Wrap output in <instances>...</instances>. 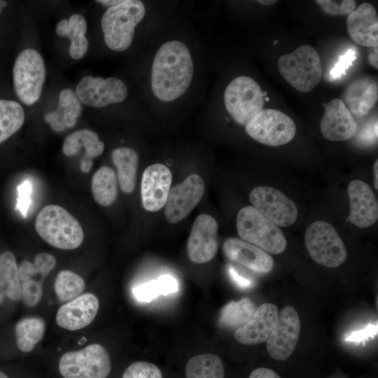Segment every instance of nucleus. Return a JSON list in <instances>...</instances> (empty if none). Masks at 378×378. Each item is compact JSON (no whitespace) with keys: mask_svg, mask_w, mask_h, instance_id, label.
<instances>
[{"mask_svg":"<svg viewBox=\"0 0 378 378\" xmlns=\"http://www.w3.org/2000/svg\"><path fill=\"white\" fill-rule=\"evenodd\" d=\"M204 190L203 179L196 174L189 175L182 183L171 188L165 204L167 220L177 223L183 220L200 202Z\"/></svg>","mask_w":378,"mask_h":378,"instance_id":"4468645a","label":"nucleus"},{"mask_svg":"<svg viewBox=\"0 0 378 378\" xmlns=\"http://www.w3.org/2000/svg\"><path fill=\"white\" fill-rule=\"evenodd\" d=\"M320 128L326 139L341 141L352 138L358 127L345 103L340 99H334L325 106Z\"/></svg>","mask_w":378,"mask_h":378,"instance_id":"6ab92c4d","label":"nucleus"},{"mask_svg":"<svg viewBox=\"0 0 378 378\" xmlns=\"http://www.w3.org/2000/svg\"><path fill=\"white\" fill-rule=\"evenodd\" d=\"M7 6V2L6 1L0 0V15L3 11L4 8Z\"/></svg>","mask_w":378,"mask_h":378,"instance_id":"5fc2aeb1","label":"nucleus"},{"mask_svg":"<svg viewBox=\"0 0 378 378\" xmlns=\"http://www.w3.org/2000/svg\"><path fill=\"white\" fill-rule=\"evenodd\" d=\"M56 263V259L52 255L39 253L35 256L33 265L37 274L44 278L54 269Z\"/></svg>","mask_w":378,"mask_h":378,"instance_id":"a19ab883","label":"nucleus"},{"mask_svg":"<svg viewBox=\"0 0 378 378\" xmlns=\"http://www.w3.org/2000/svg\"><path fill=\"white\" fill-rule=\"evenodd\" d=\"M246 133L257 141L278 146L290 141L296 126L286 114L276 109H262L245 127Z\"/></svg>","mask_w":378,"mask_h":378,"instance_id":"9d476101","label":"nucleus"},{"mask_svg":"<svg viewBox=\"0 0 378 378\" xmlns=\"http://www.w3.org/2000/svg\"><path fill=\"white\" fill-rule=\"evenodd\" d=\"M24 118V109L19 103L0 99V144L21 128Z\"/></svg>","mask_w":378,"mask_h":378,"instance_id":"2f4dec72","label":"nucleus"},{"mask_svg":"<svg viewBox=\"0 0 378 378\" xmlns=\"http://www.w3.org/2000/svg\"><path fill=\"white\" fill-rule=\"evenodd\" d=\"M348 195L350 214L346 221L360 228L372 225L378 218V204L369 185L361 180L351 181Z\"/></svg>","mask_w":378,"mask_h":378,"instance_id":"a211bd4d","label":"nucleus"},{"mask_svg":"<svg viewBox=\"0 0 378 378\" xmlns=\"http://www.w3.org/2000/svg\"><path fill=\"white\" fill-rule=\"evenodd\" d=\"M91 188L94 201L108 206L118 196V178L115 171L107 166L100 167L92 178Z\"/></svg>","mask_w":378,"mask_h":378,"instance_id":"bb28decb","label":"nucleus"},{"mask_svg":"<svg viewBox=\"0 0 378 378\" xmlns=\"http://www.w3.org/2000/svg\"><path fill=\"white\" fill-rule=\"evenodd\" d=\"M256 309L255 304L248 298L231 301L221 309L218 323L222 327L237 330L251 318Z\"/></svg>","mask_w":378,"mask_h":378,"instance_id":"c85d7f7f","label":"nucleus"},{"mask_svg":"<svg viewBox=\"0 0 378 378\" xmlns=\"http://www.w3.org/2000/svg\"><path fill=\"white\" fill-rule=\"evenodd\" d=\"M357 58V52L354 49L349 48L346 52L340 55L337 62L330 71V78L337 80L344 76L346 71L352 66Z\"/></svg>","mask_w":378,"mask_h":378,"instance_id":"4c0bfd02","label":"nucleus"},{"mask_svg":"<svg viewBox=\"0 0 378 378\" xmlns=\"http://www.w3.org/2000/svg\"><path fill=\"white\" fill-rule=\"evenodd\" d=\"M132 293L138 301L143 302H150L161 295L157 280H152L136 286L133 288Z\"/></svg>","mask_w":378,"mask_h":378,"instance_id":"58836bf2","label":"nucleus"},{"mask_svg":"<svg viewBox=\"0 0 378 378\" xmlns=\"http://www.w3.org/2000/svg\"><path fill=\"white\" fill-rule=\"evenodd\" d=\"M358 139L363 144H374L377 139V121L369 123L362 128Z\"/></svg>","mask_w":378,"mask_h":378,"instance_id":"c03bdc74","label":"nucleus"},{"mask_svg":"<svg viewBox=\"0 0 378 378\" xmlns=\"http://www.w3.org/2000/svg\"><path fill=\"white\" fill-rule=\"evenodd\" d=\"M112 161L117 169V178L125 193H131L136 186L139 162L137 153L132 148L121 147L111 153Z\"/></svg>","mask_w":378,"mask_h":378,"instance_id":"393cba45","label":"nucleus"},{"mask_svg":"<svg viewBox=\"0 0 378 378\" xmlns=\"http://www.w3.org/2000/svg\"><path fill=\"white\" fill-rule=\"evenodd\" d=\"M326 13L330 15H349L356 9V3L354 0H317L315 1Z\"/></svg>","mask_w":378,"mask_h":378,"instance_id":"e433bc0d","label":"nucleus"},{"mask_svg":"<svg viewBox=\"0 0 378 378\" xmlns=\"http://www.w3.org/2000/svg\"><path fill=\"white\" fill-rule=\"evenodd\" d=\"M86 31V20L80 14H74L69 20L63 19L57 24V34L71 40L69 55L74 59L82 58L88 50V41L85 36Z\"/></svg>","mask_w":378,"mask_h":378,"instance_id":"b1692460","label":"nucleus"},{"mask_svg":"<svg viewBox=\"0 0 378 378\" xmlns=\"http://www.w3.org/2000/svg\"><path fill=\"white\" fill-rule=\"evenodd\" d=\"M378 99V87L370 83L359 98L353 114L357 117L366 115L374 107Z\"/></svg>","mask_w":378,"mask_h":378,"instance_id":"f704fd0d","label":"nucleus"},{"mask_svg":"<svg viewBox=\"0 0 378 378\" xmlns=\"http://www.w3.org/2000/svg\"><path fill=\"white\" fill-rule=\"evenodd\" d=\"M83 146L85 148V158L88 159L100 155L104 149V144L99 140L96 132L90 130H81L71 134L64 139L62 151L66 156H74L78 154Z\"/></svg>","mask_w":378,"mask_h":378,"instance_id":"cd10ccee","label":"nucleus"},{"mask_svg":"<svg viewBox=\"0 0 378 378\" xmlns=\"http://www.w3.org/2000/svg\"><path fill=\"white\" fill-rule=\"evenodd\" d=\"M278 307L272 303H263L257 307L251 318L236 330L235 340L245 345L267 342L276 327L279 318Z\"/></svg>","mask_w":378,"mask_h":378,"instance_id":"aec40b11","label":"nucleus"},{"mask_svg":"<svg viewBox=\"0 0 378 378\" xmlns=\"http://www.w3.org/2000/svg\"><path fill=\"white\" fill-rule=\"evenodd\" d=\"M122 1L121 0H99L97 1V2L100 3L106 6H108V8L115 6L120 3H122Z\"/></svg>","mask_w":378,"mask_h":378,"instance_id":"3c124183","label":"nucleus"},{"mask_svg":"<svg viewBox=\"0 0 378 378\" xmlns=\"http://www.w3.org/2000/svg\"><path fill=\"white\" fill-rule=\"evenodd\" d=\"M85 288L83 279L70 270L60 271L54 284L56 295L61 302H69L79 296Z\"/></svg>","mask_w":378,"mask_h":378,"instance_id":"473e14b6","label":"nucleus"},{"mask_svg":"<svg viewBox=\"0 0 378 378\" xmlns=\"http://www.w3.org/2000/svg\"><path fill=\"white\" fill-rule=\"evenodd\" d=\"M237 229L241 239L267 253L279 254L286 248L287 241L281 230L253 206H244L239 211Z\"/></svg>","mask_w":378,"mask_h":378,"instance_id":"20e7f679","label":"nucleus"},{"mask_svg":"<svg viewBox=\"0 0 378 378\" xmlns=\"http://www.w3.org/2000/svg\"><path fill=\"white\" fill-rule=\"evenodd\" d=\"M228 274L232 281L240 288L248 289L253 286V281L241 275L232 265L227 268Z\"/></svg>","mask_w":378,"mask_h":378,"instance_id":"a18cd8bd","label":"nucleus"},{"mask_svg":"<svg viewBox=\"0 0 378 378\" xmlns=\"http://www.w3.org/2000/svg\"><path fill=\"white\" fill-rule=\"evenodd\" d=\"M193 75V62L185 43L173 40L157 51L151 69V88L162 102H171L188 90Z\"/></svg>","mask_w":378,"mask_h":378,"instance_id":"f257e3e1","label":"nucleus"},{"mask_svg":"<svg viewBox=\"0 0 378 378\" xmlns=\"http://www.w3.org/2000/svg\"><path fill=\"white\" fill-rule=\"evenodd\" d=\"M248 378H280V377L270 368H258L251 372Z\"/></svg>","mask_w":378,"mask_h":378,"instance_id":"de8ad7c7","label":"nucleus"},{"mask_svg":"<svg viewBox=\"0 0 378 378\" xmlns=\"http://www.w3.org/2000/svg\"><path fill=\"white\" fill-rule=\"evenodd\" d=\"M81 108L76 94L72 90L65 88L59 93L57 110L46 113L44 118L54 130L61 132L76 125Z\"/></svg>","mask_w":378,"mask_h":378,"instance_id":"5701e85b","label":"nucleus"},{"mask_svg":"<svg viewBox=\"0 0 378 378\" xmlns=\"http://www.w3.org/2000/svg\"><path fill=\"white\" fill-rule=\"evenodd\" d=\"M18 274L20 281L22 282L32 279L31 278L37 274L33 263L27 260L21 262L18 267Z\"/></svg>","mask_w":378,"mask_h":378,"instance_id":"49530a36","label":"nucleus"},{"mask_svg":"<svg viewBox=\"0 0 378 378\" xmlns=\"http://www.w3.org/2000/svg\"><path fill=\"white\" fill-rule=\"evenodd\" d=\"M257 1L258 3L265 5V6L272 5L275 4L276 2H277V1H274V0H258Z\"/></svg>","mask_w":378,"mask_h":378,"instance_id":"864d4df0","label":"nucleus"},{"mask_svg":"<svg viewBox=\"0 0 378 378\" xmlns=\"http://www.w3.org/2000/svg\"><path fill=\"white\" fill-rule=\"evenodd\" d=\"M253 206L276 226L288 227L297 220L295 204L285 194L270 186H258L249 195Z\"/></svg>","mask_w":378,"mask_h":378,"instance_id":"9b49d317","label":"nucleus"},{"mask_svg":"<svg viewBox=\"0 0 378 378\" xmlns=\"http://www.w3.org/2000/svg\"><path fill=\"white\" fill-rule=\"evenodd\" d=\"M172 174L164 164L156 163L144 172L141 183L143 207L155 212L165 206L171 189Z\"/></svg>","mask_w":378,"mask_h":378,"instance_id":"dca6fc26","label":"nucleus"},{"mask_svg":"<svg viewBox=\"0 0 378 378\" xmlns=\"http://www.w3.org/2000/svg\"><path fill=\"white\" fill-rule=\"evenodd\" d=\"M5 297L11 300L21 298L18 267L15 255L10 251L0 255V304Z\"/></svg>","mask_w":378,"mask_h":378,"instance_id":"a878e982","label":"nucleus"},{"mask_svg":"<svg viewBox=\"0 0 378 378\" xmlns=\"http://www.w3.org/2000/svg\"><path fill=\"white\" fill-rule=\"evenodd\" d=\"M304 239L307 250L316 262L335 268L346 260L345 245L330 223L323 220L312 223L306 230Z\"/></svg>","mask_w":378,"mask_h":378,"instance_id":"0eeeda50","label":"nucleus"},{"mask_svg":"<svg viewBox=\"0 0 378 378\" xmlns=\"http://www.w3.org/2000/svg\"><path fill=\"white\" fill-rule=\"evenodd\" d=\"M278 67L283 77L302 92L314 89L322 76L320 56L308 45L301 46L293 52L283 55L279 59Z\"/></svg>","mask_w":378,"mask_h":378,"instance_id":"39448f33","label":"nucleus"},{"mask_svg":"<svg viewBox=\"0 0 378 378\" xmlns=\"http://www.w3.org/2000/svg\"><path fill=\"white\" fill-rule=\"evenodd\" d=\"M35 228L39 236L50 246L72 250L81 245L84 233L78 220L63 207L50 204L38 214Z\"/></svg>","mask_w":378,"mask_h":378,"instance_id":"f03ea898","label":"nucleus"},{"mask_svg":"<svg viewBox=\"0 0 378 378\" xmlns=\"http://www.w3.org/2000/svg\"><path fill=\"white\" fill-rule=\"evenodd\" d=\"M223 248L230 260L255 272L267 273L274 267V260L268 253L241 239L229 238Z\"/></svg>","mask_w":378,"mask_h":378,"instance_id":"4be33fe9","label":"nucleus"},{"mask_svg":"<svg viewBox=\"0 0 378 378\" xmlns=\"http://www.w3.org/2000/svg\"><path fill=\"white\" fill-rule=\"evenodd\" d=\"M83 104L95 108L123 102L127 95L125 84L119 78L84 76L76 89Z\"/></svg>","mask_w":378,"mask_h":378,"instance_id":"ddd939ff","label":"nucleus"},{"mask_svg":"<svg viewBox=\"0 0 378 378\" xmlns=\"http://www.w3.org/2000/svg\"><path fill=\"white\" fill-rule=\"evenodd\" d=\"M265 94L254 79L240 76L225 88V106L234 120L246 125L262 110Z\"/></svg>","mask_w":378,"mask_h":378,"instance_id":"423d86ee","label":"nucleus"},{"mask_svg":"<svg viewBox=\"0 0 378 378\" xmlns=\"http://www.w3.org/2000/svg\"><path fill=\"white\" fill-rule=\"evenodd\" d=\"M99 307L97 296L86 293L61 306L56 314V323L62 328L75 331L89 326L94 319Z\"/></svg>","mask_w":378,"mask_h":378,"instance_id":"f3484780","label":"nucleus"},{"mask_svg":"<svg viewBox=\"0 0 378 378\" xmlns=\"http://www.w3.org/2000/svg\"><path fill=\"white\" fill-rule=\"evenodd\" d=\"M46 323L39 317H27L20 320L15 327L18 349L25 353L31 351L43 339Z\"/></svg>","mask_w":378,"mask_h":378,"instance_id":"c756f323","label":"nucleus"},{"mask_svg":"<svg viewBox=\"0 0 378 378\" xmlns=\"http://www.w3.org/2000/svg\"><path fill=\"white\" fill-rule=\"evenodd\" d=\"M218 230L213 216L204 214L196 218L187 244L188 255L192 262L203 264L214 258L218 246Z\"/></svg>","mask_w":378,"mask_h":378,"instance_id":"2eb2a0df","label":"nucleus"},{"mask_svg":"<svg viewBox=\"0 0 378 378\" xmlns=\"http://www.w3.org/2000/svg\"><path fill=\"white\" fill-rule=\"evenodd\" d=\"M377 323L368 324L365 328L352 331L345 335L346 342L360 343L374 338L377 335Z\"/></svg>","mask_w":378,"mask_h":378,"instance_id":"79ce46f5","label":"nucleus"},{"mask_svg":"<svg viewBox=\"0 0 378 378\" xmlns=\"http://www.w3.org/2000/svg\"><path fill=\"white\" fill-rule=\"evenodd\" d=\"M13 85L20 100L32 105L40 98L46 78L44 61L38 52L27 48L16 58L13 69Z\"/></svg>","mask_w":378,"mask_h":378,"instance_id":"1a4fd4ad","label":"nucleus"},{"mask_svg":"<svg viewBox=\"0 0 378 378\" xmlns=\"http://www.w3.org/2000/svg\"><path fill=\"white\" fill-rule=\"evenodd\" d=\"M300 326V317L294 307L286 306L281 309L277 324L266 342L268 354L272 358L285 361L293 354Z\"/></svg>","mask_w":378,"mask_h":378,"instance_id":"f8f14e48","label":"nucleus"},{"mask_svg":"<svg viewBox=\"0 0 378 378\" xmlns=\"http://www.w3.org/2000/svg\"><path fill=\"white\" fill-rule=\"evenodd\" d=\"M92 166L91 159L83 158L80 163V169L83 172H88Z\"/></svg>","mask_w":378,"mask_h":378,"instance_id":"8fccbe9b","label":"nucleus"},{"mask_svg":"<svg viewBox=\"0 0 378 378\" xmlns=\"http://www.w3.org/2000/svg\"><path fill=\"white\" fill-rule=\"evenodd\" d=\"M377 47L374 48L373 50L370 52L368 56L369 63L375 69L378 68V58H377Z\"/></svg>","mask_w":378,"mask_h":378,"instance_id":"09e8293b","label":"nucleus"},{"mask_svg":"<svg viewBox=\"0 0 378 378\" xmlns=\"http://www.w3.org/2000/svg\"><path fill=\"white\" fill-rule=\"evenodd\" d=\"M157 281L159 284L161 295H166L174 293L178 290V284L176 279L171 275H162Z\"/></svg>","mask_w":378,"mask_h":378,"instance_id":"37998d69","label":"nucleus"},{"mask_svg":"<svg viewBox=\"0 0 378 378\" xmlns=\"http://www.w3.org/2000/svg\"><path fill=\"white\" fill-rule=\"evenodd\" d=\"M0 378H8V377L5 373L0 371Z\"/></svg>","mask_w":378,"mask_h":378,"instance_id":"4d7b16f0","label":"nucleus"},{"mask_svg":"<svg viewBox=\"0 0 378 378\" xmlns=\"http://www.w3.org/2000/svg\"><path fill=\"white\" fill-rule=\"evenodd\" d=\"M58 368L63 378H106L111 363L105 347L94 343L64 354Z\"/></svg>","mask_w":378,"mask_h":378,"instance_id":"6e6552de","label":"nucleus"},{"mask_svg":"<svg viewBox=\"0 0 378 378\" xmlns=\"http://www.w3.org/2000/svg\"><path fill=\"white\" fill-rule=\"evenodd\" d=\"M85 341H87L86 338L85 337H81V339L79 340L78 344H83V343L85 342Z\"/></svg>","mask_w":378,"mask_h":378,"instance_id":"6e6d98bb","label":"nucleus"},{"mask_svg":"<svg viewBox=\"0 0 378 378\" xmlns=\"http://www.w3.org/2000/svg\"><path fill=\"white\" fill-rule=\"evenodd\" d=\"M186 378H224L225 370L219 356L202 354L193 356L187 363Z\"/></svg>","mask_w":378,"mask_h":378,"instance_id":"7c9ffc66","label":"nucleus"},{"mask_svg":"<svg viewBox=\"0 0 378 378\" xmlns=\"http://www.w3.org/2000/svg\"><path fill=\"white\" fill-rule=\"evenodd\" d=\"M18 197L17 200L16 209L23 217H27L30 204L31 203L32 186L29 181H24L18 188Z\"/></svg>","mask_w":378,"mask_h":378,"instance_id":"ea45409f","label":"nucleus"},{"mask_svg":"<svg viewBox=\"0 0 378 378\" xmlns=\"http://www.w3.org/2000/svg\"><path fill=\"white\" fill-rule=\"evenodd\" d=\"M378 161L377 160L374 165V188L377 190L378 189Z\"/></svg>","mask_w":378,"mask_h":378,"instance_id":"603ef678","label":"nucleus"},{"mask_svg":"<svg viewBox=\"0 0 378 378\" xmlns=\"http://www.w3.org/2000/svg\"><path fill=\"white\" fill-rule=\"evenodd\" d=\"M21 298L24 304L29 307L36 306L43 295V286L41 281L30 279L20 284Z\"/></svg>","mask_w":378,"mask_h":378,"instance_id":"c9c22d12","label":"nucleus"},{"mask_svg":"<svg viewBox=\"0 0 378 378\" xmlns=\"http://www.w3.org/2000/svg\"><path fill=\"white\" fill-rule=\"evenodd\" d=\"M347 31L357 44L376 48L378 46V18L375 8L369 3H363L349 14Z\"/></svg>","mask_w":378,"mask_h":378,"instance_id":"412c9836","label":"nucleus"},{"mask_svg":"<svg viewBox=\"0 0 378 378\" xmlns=\"http://www.w3.org/2000/svg\"><path fill=\"white\" fill-rule=\"evenodd\" d=\"M145 6L139 0H125L108 8L102 18V28L107 46L124 51L132 44L136 24L144 18Z\"/></svg>","mask_w":378,"mask_h":378,"instance_id":"7ed1b4c3","label":"nucleus"},{"mask_svg":"<svg viewBox=\"0 0 378 378\" xmlns=\"http://www.w3.org/2000/svg\"><path fill=\"white\" fill-rule=\"evenodd\" d=\"M122 378H162V374L155 364L136 361L126 368Z\"/></svg>","mask_w":378,"mask_h":378,"instance_id":"72a5a7b5","label":"nucleus"}]
</instances>
